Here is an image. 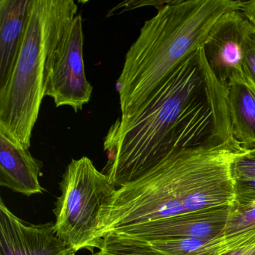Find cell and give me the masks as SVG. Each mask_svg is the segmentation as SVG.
Returning a JSON list of instances; mask_svg holds the SVG:
<instances>
[{
  "label": "cell",
  "mask_w": 255,
  "mask_h": 255,
  "mask_svg": "<svg viewBox=\"0 0 255 255\" xmlns=\"http://www.w3.org/2000/svg\"><path fill=\"white\" fill-rule=\"evenodd\" d=\"M228 87L216 78L202 47L186 58L153 96L104 138L102 172L116 188L138 180L175 150L216 147L233 139Z\"/></svg>",
  "instance_id": "1"
},
{
  "label": "cell",
  "mask_w": 255,
  "mask_h": 255,
  "mask_svg": "<svg viewBox=\"0 0 255 255\" xmlns=\"http://www.w3.org/2000/svg\"><path fill=\"white\" fill-rule=\"evenodd\" d=\"M243 150L234 142L170 153L138 180L118 188L101 210L98 237L156 219L231 207L236 201L231 163Z\"/></svg>",
  "instance_id": "2"
},
{
  "label": "cell",
  "mask_w": 255,
  "mask_h": 255,
  "mask_svg": "<svg viewBox=\"0 0 255 255\" xmlns=\"http://www.w3.org/2000/svg\"><path fill=\"white\" fill-rule=\"evenodd\" d=\"M241 5L237 0H171L158 8L125 56L117 80L119 119L135 116L171 73L202 47L219 18Z\"/></svg>",
  "instance_id": "3"
},
{
  "label": "cell",
  "mask_w": 255,
  "mask_h": 255,
  "mask_svg": "<svg viewBox=\"0 0 255 255\" xmlns=\"http://www.w3.org/2000/svg\"><path fill=\"white\" fill-rule=\"evenodd\" d=\"M78 14L74 0H31L23 39L7 81L0 86V129L29 149L44 97L52 47Z\"/></svg>",
  "instance_id": "4"
},
{
  "label": "cell",
  "mask_w": 255,
  "mask_h": 255,
  "mask_svg": "<svg viewBox=\"0 0 255 255\" xmlns=\"http://www.w3.org/2000/svg\"><path fill=\"white\" fill-rule=\"evenodd\" d=\"M62 192L53 210L56 235L75 252L100 249L98 220L117 188L87 156L72 159L59 183Z\"/></svg>",
  "instance_id": "5"
},
{
  "label": "cell",
  "mask_w": 255,
  "mask_h": 255,
  "mask_svg": "<svg viewBox=\"0 0 255 255\" xmlns=\"http://www.w3.org/2000/svg\"><path fill=\"white\" fill-rule=\"evenodd\" d=\"M83 44V18L78 14L52 47L44 71V96L56 107H70L75 113L90 102L93 92L86 75Z\"/></svg>",
  "instance_id": "6"
},
{
  "label": "cell",
  "mask_w": 255,
  "mask_h": 255,
  "mask_svg": "<svg viewBox=\"0 0 255 255\" xmlns=\"http://www.w3.org/2000/svg\"><path fill=\"white\" fill-rule=\"evenodd\" d=\"M255 33L240 10L225 13L215 23L203 43L204 56L219 82L228 87L234 79L245 78L241 59L243 44Z\"/></svg>",
  "instance_id": "7"
},
{
  "label": "cell",
  "mask_w": 255,
  "mask_h": 255,
  "mask_svg": "<svg viewBox=\"0 0 255 255\" xmlns=\"http://www.w3.org/2000/svg\"><path fill=\"white\" fill-rule=\"evenodd\" d=\"M230 207L156 219L115 231L114 234L145 243L186 238H214L222 236Z\"/></svg>",
  "instance_id": "8"
},
{
  "label": "cell",
  "mask_w": 255,
  "mask_h": 255,
  "mask_svg": "<svg viewBox=\"0 0 255 255\" xmlns=\"http://www.w3.org/2000/svg\"><path fill=\"white\" fill-rule=\"evenodd\" d=\"M57 235L54 223L33 225L17 217L0 200V255H75Z\"/></svg>",
  "instance_id": "9"
},
{
  "label": "cell",
  "mask_w": 255,
  "mask_h": 255,
  "mask_svg": "<svg viewBox=\"0 0 255 255\" xmlns=\"http://www.w3.org/2000/svg\"><path fill=\"white\" fill-rule=\"evenodd\" d=\"M42 161L0 129V185L26 196L42 194Z\"/></svg>",
  "instance_id": "10"
},
{
  "label": "cell",
  "mask_w": 255,
  "mask_h": 255,
  "mask_svg": "<svg viewBox=\"0 0 255 255\" xmlns=\"http://www.w3.org/2000/svg\"><path fill=\"white\" fill-rule=\"evenodd\" d=\"M31 0H0V86L9 77L26 26Z\"/></svg>",
  "instance_id": "11"
},
{
  "label": "cell",
  "mask_w": 255,
  "mask_h": 255,
  "mask_svg": "<svg viewBox=\"0 0 255 255\" xmlns=\"http://www.w3.org/2000/svg\"><path fill=\"white\" fill-rule=\"evenodd\" d=\"M233 139L243 149L255 146V88L245 78L234 79L227 95Z\"/></svg>",
  "instance_id": "12"
},
{
  "label": "cell",
  "mask_w": 255,
  "mask_h": 255,
  "mask_svg": "<svg viewBox=\"0 0 255 255\" xmlns=\"http://www.w3.org/2000/svg\"><path fill=\"white\" fill-rule=\"evenodd\" d=\"M165 255H225L232 252L228 237L214 238H186L147 243Z\"/></svg>",
  "instance_id": "13"
},
{
  "label": "cell",
  "mask_w": 255,
  "mask_h": 255,
  "mask_svg": "<svg viewBox=\"0 0 255 255\" xmlns=\"http://www.w3.org/2000/svg\"><path fill=\"white\" fill-rule=\"evenodd\" d=\"M92 255H165L149 243L110 233L103 237L99 251Z\"/></svg>",
  "instance_id": "14"
},
{
  "label": "cell",
  "mask_w": 255,
  "mask_h": 255,
  "mask_svg": "<svg viewBox=\"0 0 255 255\" xmlns=\"http://www.w3.org/2000/svg\"><path fill=\"white\" fill-rule=\"evenodd\" d=\"M255 228V202L235 201L230 207L228 221L222 236L235 235Z\"/></svg>",
  "instance_id": "15"
},
{
  "label": "cell",
  "mask_w": 255,
  "mask_h": 255,
  "mask_svg": "<svg viewBox=\"0 0 255 255\" xmlns=\"http://www.w3.org/2000/svg\"><path fill=\"white\" fill-rule=\"evenodd\" d=\"M234 180L239 178H255V146L244 149L237 155L231 163Z\"/></svg>",
  "instance_id": "16"
},
{
  "label": "cell",
  "mask_w": 255,
  "mask_h": 255,
  "mask_svg": "<svg viewBox=\"0 0 255 255\" xmlns=\"http://www.w3.org/2000/svg\"><path fill=\"white\" fill-rule=\"evenodd\" d=\"M241 65L246 81L255 88V33L248 36L245 41Z\"/></svg>",
  "instance_id": "17"
},
{
  "label": "cell",
  "mask_w": 255,
  "mask_h": 255,
  "mask_svg": "<svg viewBox=\"0 0 255 255\" xmlns=\"http://www.w3.org/2000/svg\"><path fill=\"white\" fill-rule=\"evenodd\" d=\"M234 183L237 202H255V178L235 179Z\"/></svg>",
  "instance_id": "18"
},
{
  "label": "cell",
  "mask_w": 255,
  "mask_h": 255,
  "mask_svg": "<svg viewBox=\"0 0 255 255\" xmlns=\"http://www.w3.org/2000/svg\"><path fill=\"white\" fill-rule=\"evenodd\" d=\"M240 11L255 29V0L242 1Z\"/></svg>",
  "instance_id": "19"
},
{
  "label": "cell",
  "mask_w": 255,
  "mask_h": 255,
  "mask_svg": "<svg viewBox=\"0 0 255 255\" xmlns=\"http://www.w3.org/2000/svg\"><path fill=\"white\" fill-rule=\"evenodd\" d=\"M225 255H255V243L247 245L228 252Z\"/></svg>",
  "instance_id": "20"
}]
</instances>
